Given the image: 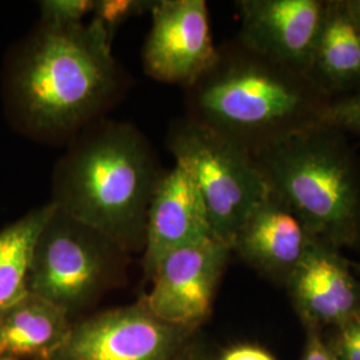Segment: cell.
<instances>
[{
  "label": "cell",
  "instance_id": "obj_1",
  "mask_svg": "<svg viewBox=\"0 0 360 360\" xmlns=\"http://www.w3.org/2000/svg\"><path fill=\"white\" fill-rule=\"evenodd\" d=\"M124 82L112 40L99 23L39 22L7 60L4 102L13 126L27 136L70 142L102 119Z\"/></svg>",
  "mask_w": 360,
  "mask_h": 360
},
{
  "label": "cell",
  "instance_id": "obj_2",
  "mask_svg": "<svg viewBox=\"0 0 360 360\" xmlns=\"http://www.w3.org/2000/svg\"><path fill=\"white\" fill-rule=\"evenodd\" d=\"M68 143L53 169L52 205L126 254L143 251L148 207L165 172L151 143L134 124L103 117Z\"/></svg>",
  "mask_w": 360,
  "mask_h": 360
},
{
  "label": "cell",
  "instance_id": "obj_3",
  "mask_svg": "<svg viewBox=\"0 0 360 360\" xmlns=\"http://www.w3.org/2000/svg\"><path fill=\"white\" fill-rule=\"evenodd\" d=\"M187 117L251 154L284 135L321 123L330 99L309 77L276 65L238 40L187 89Z\"/></svg>",
  "mask_w": 360,
  "mask_h": 360
},
{
  "label": "cell",
  "instance_id": "obj_4",
  "mask_svg": "<svg viewBox=\"0 0 360 360\" xmlns=\"http://www.w3.org/2000/svg\"><path fill=\"white\" fill-rule=\"evenodd\" d=\"M271 193L312 239L336 250L360 242V162L346 134L323 123L252 154Z\"/></svg>",
  "mask_w": 360,
  "mask_h": 360
},
{
  "label": "cell",
  "instance_id": "obj_5",
  "mask_svg": "<svg viewBox=\"0 0 360 360\" xmlns=\"http://www.w3.org/2000/svg\"><path fill=\"white\" fill-rule=\"evenodd\" d=\"M166 144L200 191L214 239L231 247L245 218L270 193L254 156L187 116L169 126Z\"/></svg>",
  "mask_w": 360,
  "mask_h": 360
},
{
  "label": "cell",
  "instance_id": "obj_6",
  "mask_svg": "<svg viewBox=\"0 0 360 360\" xmlns=\"http://www.w3.org/2000/svg\"><path fill=\"white\" fill-rule=\"evenodd\" d=\"M126 255L103 233L55 207L34 248L28 292L72 316L119 282Z\"/></svg>",
  "mask_w": 360,
  "mask_h": 360
},
{
  "label": "cell",
  "instance_id": "obj_7",
  "mask_svg": "<svg viewBox=\"0 0 360 360\" xmlns=\"http://www.w3.org/2000/svg\"><path fill=\"white\" fill-rule=\"evenodd\" d=\"M193 335L156 318L141 299L75 323L52 360H174Z\"/></svg>",
  "mask_w": 360,
  "mask_h": 360
},
{
  "label": "cell",
  "instance_id": "obj_8",
  "mask_svg": "<svg viewBox=\"0 0 360 360\" xmlns=\"http://www.w3.org/2000/svg\"><path fill=\"white\" fill-rule=\"evenodd\" d=\"M143 46L144 72L158 82L190 89L214 65V43L205 0H155Z\"/></svg>",
  "mask_w": 360,
  "mask_h": 360
},
{
  "label": "cell",
  "instance_id": "obj_9",
  "mask_svg": "<svg viewBox=\"0 0 360 360\" xmlns=\"http://www.w3.org/2000/svg\"><path fill=\"white\" fill-rule=\"evenodd\" d=\"M231 252L217 239L171 251L151 274L153 285L143 303L160 321L196 331L211 314Z\"/></svg>",
  "mask_w": 360,
  "mask_h": 360
},
{
  "label": "cell",
  "instance_id": "obj_10",
  "mask_svg": "<svg viewBox=\"0 0 360 360\" xmlns=\"http://www.w3.org/2000/svg\"><path fill=\"white\" fill-rule=\"evenodd\" d=\"M238 41L276 65L307 77L324 0H240Z\"/></svg>",
  "mask_w": 360,
  "mask_h": 360
},
{
  "label": "cell",
  "instance_id": "obj_11",
  "mask_svg": "<svg viewBox=\"0 0 360 360\" xmlns=\"http://www.w3.org/2000/svg\"><path fill=\"white\" fill-rule=\"evenodd\" d=\"M285 285L309 328L338 327L360 312V283L331 245L312 239Z\"/></svg>",
  "mask_w": 360,
  "mask_h": 360
},
{
  "label": "cell",
  "instance_id": "obj_12",
  "mask_svg": "<svg viewBox=\"0 0 360 360\" xmlns=\"http://www.w3.org/2000/svg\"><path fill=\"white\" fill-rule=\"evenodd\" d=\"M214 239L206 205L190 174L175 165L165 171L147 214L143 269L151 276L158 263L174 250Z\"/></svg>",
  "mask_w": 360,
  "mask_h": 360
},
{
  "label": "cell",
  "instance_id": "obj_13",
  "mask_svg": "<svg viewBox=\"0 0 360 360\" xmlns=\"http://www.w3.org/2000/svg\"><path fill=\"white\" fill-rule=\"evenodd\" d=\"M309 240L295 214L270 193L245 218L231 250L260 274L285 283Z\"/></svg>",
  "mask_w": 360,
  "mask_h": 360
},
{
  "label": "cell",
  "instance_id": "obj_14",
  "mask_svg": "<svg viewBox=\"0 0 360 360\" xmlns=\"http://www.w3.org/2000/svg\"><path fill=\"white\" fill-rule=\"evenodd\" d=\"M307 77L330 101L360 90V22L351 0H324Z\"/></svg>",
  "mask_w": 360,
  "mask_h": 360
},
{
  "label": "cell",
  "instance_id": "obj_15",
  "mask_svg": "<svg viewBox=\"0 0 360 360\" xmlns=\"http://www.w3.org/2000/svg\"><path fill=\"white\" fill-rule=\"evenodd\" d=\"M72 326L65 309L28 292L0 311V360H52Z\"/></svg>",
  "mask_w": 360,
  "mask_h": 360
},
{
  "label": "cell",
  "instance_id": "obj_16",
  "mask_svg": "<svg viewBox=\"0 0 360 360\" xmlns=\"http://www.w3.org/2000/svg\"><path fill=\"white\" fill-rule=\"evenodd\" d=\"M53 210L50 202L0 230V311L28 294L34 248Z\"/></svg>",
  "mask_w": 360,
  "mask_h": 360
},
{
  "label": "cell",
  "instance_id": "obj_17",
  "mask_svg": "<svg viewBox=\"0 0 360 360\" xmlns=\"http://www.w3.org/2000/svg\"><path fill=\"white\" fill-rule=\"evenodd\" d=\"M154 1L147 0H96L92 11V20L103 27L111 40L116 31L129 19L150 11Z\"/></svg>",
  "mask_w": 360,
  "mask_h": 360
},
{
  "label": "cell",
  "instance_id": "obj_18",
  "mask_svg": "<svg viewBox=\"0 0 360 360\" xmlns=\"http://www.w3.org/2000/svg\"><path fill=\"white\" fill-rule=\"evenodd\" d=\"M321 123L360 138V90L330 101L323 110Z\"/></svg>",
  "mask_w": 360,
  "mask_h": 360
},
{
  "label": "cell",
  "instance_id": "obj_19",
  "mask_svg": "<svg viewBox=\"0 0 360 360\" xmlns=\"http://www.w3.org/2000/svg\"><path fill=\"white\" fill-rule=\"evenodd\" d=\"M95 0H43L39 3L40 23L52 26H74L94 11Z\"/></svg>",
  "mask_w": 360,
  "mask_h": 360
},
{
  "label": "cell",
  "instance_id": "obj_20",
  "mask_svg": "<svg viewBox=\"0 0 360 360\" xmlns=\"http://www.w3.org/2000/svg\"><path fill=\"white\" fill-rule=\"evenodd\" d=\"M330 347L338 360H360V312L336 327Z\"/></svg>",
  "mask_w": 360,
  "mask_h": 360
},
{
  "label": "cell",
  "instance_id": "obj_21",
  "mask_svg": "<svg viewBox=\"0 0 360 360\" xmlns=\"http://www.w3.org/2000/svg\"><path fill=\"white\" fill-rule=\"evenodd\" d=\"M302 360H338L333 348L322 339L318 330L309 328V339Z\"/></svg>",
  "mask_w": 360,
  "mask_h": 360
},
{
  "label": "cell",
  "instance_id": "obj_22",
  "mask_svg": "<svg viewBox=\"0 0 360 360\" xmlns=\"http://www.w3.org/2000/svg\"><path fill=\"white\" fill-rule=\"evenodd\" d=\"M217 360H275L264 348L254 345H238L224 349Z\"/></svg>",
  "mask_w": 360,
  "mask_h": 360
},
{
  "label": "cell",
  "instance_id": "obj_23",
  "mask_svg": "<svg viewBox=\"0 0 360 360\" xmlns=\"http://www.w3.org/2000/svg\"><path fill=\"white\" fill-rule=\"evenodd\" d=\"M174 360H211L207 356L206 351L191 339L186 347L180 351Z\"/></svg>",
  "mask_w": 360,
  "mask_h": 360
},
{
  "label": "cell",
  "instance_id": "obj_24",
  "mask_svg": "<svg viewBox=\"0 0 360 360\" xmlns=\"http://www.w3.org/2000/svg\"><path fill=\"white\" fill-rule=\"evenodd\" d=\"M351 6H352V8H354V11L356 13L360 22V0H351Z\"/></svg>",
  "mask_w": 360,
  "mask_h": 360
},
{
  "label": "cell",
  "instance_id": "obj_25",
  "mask_svg": "<svg viewBox=\"0 0 360 360\" xmlns=\"http://www.w3.org/2000/svg\"><path fill=\"white\" fill-rule=\"evenodd\" d=\"M359 270H360V267H359Z\"/></svg>",
  "mask_w": 360,
  "mask_h": 360
}]
</instances>
